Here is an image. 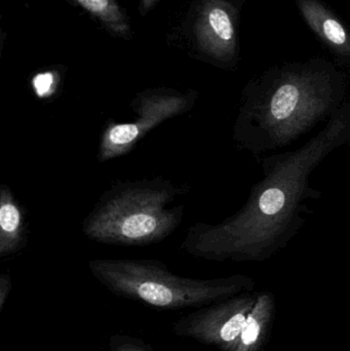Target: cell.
Segmentation results:
<instances>
[{"label":"cell","mask_w":350,"mask_h":351,"mask_svg":"<svg viewBox=\"0 0 350 351\" xmlns=\"http://www.w3.org/2000/svg\"><path fill=\"white\" fill-rule=\"evenodd\" d=\"M350 145V100L325 127L293 152L260 158L263 177L240 210L219 224L189 227L181 251L215 262H263L285 249L304 226L310 202L322 191L312 173L336 150Z\"/></svg>","instance_id":"1"},{"label":"cell","mask_w":350,"mask_h":351,"mask_svg":"<svg viewBox=\"0 0 350 351\" xmlns=\"http://www.w3.org/2000/svg\"><path fill=\"white\" fill-rule=\"evenodd\" d=\"M347 95V76L324 58L273 66L242 90L236 145L255 158L285 149L328 121Z\"/></svg>","instance_id":"2"},{"label":"cell","mask_w":350,"mask_h":351,"mask_svg":"<svg viewBox=\"0 0 350 351\" xmlns=\"http://www.w3.org/2000/svg\"><path fill=\"white\" fill-rule=\"evenodd\" d=\"M188 192L166 178L117 182L82 221V232L103 245L144 247L168 239L184 218V206H172Z\"/></svg>","instance_id":"3"},{"label":"cell","mask_w":350,"mask_h":351,"mask_svg":"<svg viewBox=\"0 0 350 351\" xmlns=\"http://www.w3.org/2000/svg\"><path fill=\"white\" fill-rule=\"evenodd\" d=\"M88 269L115 296L164 311L201 308L255 287V280L244 274L212 280L183 278L155 259H94Z\"/></svg>","instance_id":"4"},{"label":"cell","mask_w":350,"mask_h":351,"mask_svg":"<svg viewBox=\"0 0 350 351\" xmlns=\"http://www.w3.org/2000/svg\"><path fill=\"white\" fill-rule=\"evenodd\" d=\"M244 0H195L180 26L189 55L224 70L240 62V24Z\"/></svg>","instance_id":"5"},{"label":"cell","mask_w":350,"mask_h":351,"mask_svg":"<svg viewBox=\"0 0 350 351\" xmlns=\"http://www.w3.org/2000/svg\"><path fill=\"white\" fill-rule=\"evenodd\" d=\"M199 93L158 86L138 93L131 101V108L137 114L129 123H106L98 148V160L108 162L127 156L135 149L149 132L171 119L189 112L195 107Z\"/></svg>","instance_id":"6"},{"label":"cell","mask_w":350,"mask_h":351,"mask_svg":"<svg viewBox=\"0 0 350 351\" xmlns=\"http://www.w3.org/2000/svg\"><path fill=\"white\" fill-rule=\"evenodd\" d=\"M257 297L242 293L197 308L174 322L173 332L179 337L189 338L220 351H230L242 333Z\"/></svg>","instance_id":"7"},{"label":"cell","mask_w":350,"mask_h":351,"mask_svg":"<svg viewBox=\"0 0 350 351\" xmlns=\"http://www.w3.org/2000/svg\"><path fill=\"white\" fill-rule=\"evenodd\" d=\"M298 12L310 30L335 59L350 67L349 25L323 0H294Z\"/></svg>","instance_id":"8"},{"label":"cell","mask_w":350,"mask_h":351,"mask_svg":"<svg viewBox=\"0 0 350 351\" xmlns=\"http://www.w3.org/2000/svg\"><path fill=\"white\" fill-rule=\"evenodd\" d=\"M28 243V219L25 206L10 186H0V258L21 253Z\"/></svg>","instance_id":"9"},{"label":"cell","mask_w":350,"mask_h":351,"mask_svg":"<svg viewBox=\"0 0 350 351\" xmlns=\"http://www.w3.org/2000/svg\"><path fill=\"white\" fill-rule=\"evenodd\" d=\"M275 315V297L260 293L247 317L240 337L230 351H261L266 343Z\"/></svg>","instance_id":"10"},{"label":"cell","mask_w":350,"mask_h":351,"mask_svg":"<svg viewBox=\"0 0 350 351\" xmlns=\"http://www.w3.org/2000/svg\"><path fill=\"white\" fill-rule=\"evenodd\" d=\"M92 16L109 34L125 40L133 38V29L117 0H68Z\"/></svg>","instance_id":"11"},{"label":"cell","mask_w":350,"mask_h":351,"mask_svg":"<svg viewBox=\"0 0 350 351\" xmlns=\"http://www.w3.org/2000/svg\"><path fill=\"white\" fill-rule=\"evenodd\" d=\"M110 351H154L149 343L127 334H114L109 338Z\"/></svg>","instance_id":"12"},{"label":"cell","mask_w":350,"mask_h":351,"mask_svg":"<svg viewBox=\"0 0 350 351\" xmlns=\"http://www.w3.org/2000/svg\"><path fill=\"white\" fill-rule=\"evenodd\" d=\"M12 278L10 274L5 272L0 276V311H3L4 305L10 297V291H12Z\"/></svg>","instance_id":"13"},{"label":"cell","mask_w":350,"mask_h":351,"mask_svg":"<svg viewBox=\"0 0 350 351\" xmlns=\"http://www.w3.org/2000/svg\"><path fill=\"white\" fill-rule=\"evenodd\" d=\"M162 0H140L139 12L141 16H145L153 10Z\"/></svg>","instance_id":"14"}]
</instances>
